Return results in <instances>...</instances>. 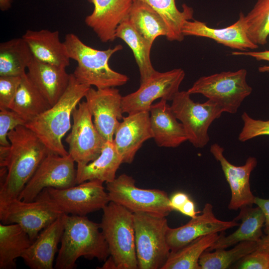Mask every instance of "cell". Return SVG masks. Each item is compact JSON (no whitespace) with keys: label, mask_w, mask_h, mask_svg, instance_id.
Wrapping results in <instances>:
<instances>
[{"label":"cell","mask_w":269,"mask_h":269,"mask_svg":"<svg viewBox=\"0 0 269 269\" xmlns=\"http://www.w3.org/2000/svg\"><path fill=\"white\" fill-rule=\"evenodd\" d=\"M7 138L10 152L6 175L0 184V203L18 198L39 164L51 152L25 126H18L10 131Z\"/></svg>","instance_id":"cell-1"},{"label":"cell","mask_w":269,"mask_h":269,"mask_svg":"<svg viewBox=\"0 0 269 269\" xmlns=\"http://www.w3.org/2000/svg\"><path fill=\"white\" fill-rule=\"evenodd\" d=\"M64 231L54 268L73 269L83 257L105 261L110 256L108 246L100 223L86 216L62 215Z\"/></svg>","instance_id":"cell-2"},{"label":"cell","mask_w":269,"mask_h":269,"mask_svg":"<svg viewBox=\"0 0 269 269\" xmlns=\"http://www.w3.org/2000/svg\"><path fill=\"white\" fill-rule=\"evenodd\" d=\"M90 87L79 83L73 74H70L69 85L59 100L25 124V126L38 136L51 152L61 156L69 154L62 139L72 127L71 117L73 110Z\"/></svg>","instance_id":"cell-3"},{"label":"cell","mask_w":269,"mask_h":269,"mask_svg":"<svg viewBox=\"0 0 269 269\" xmlns=\"http://www.w3.org/2000/svg\"><path fill=\"white\" fill-rule=\"evenodd\" d=\"M64 42L70 58L77 63L73 74L79 83L104 89L123 86L128 81L127 75L114 71L109 65L111 56L123 49L122 45L104 50L96 49L72 33L65 35Z\"/></svg>","instance_id":"cell-4"},{"label":"cell","mask_w":269,"mask_h":269,"mask_svg":"<svg viewBox=\"0 0 269 269\" xmlns=\"http://www.w3.org/2000/svg\"><path fill=\"white\" fill-rule=\"evenodd\" d=\"M100 223L110 256L101 269H138L134 213L113 202L103 209Z\"/></svg>","instance_id":"cell-5"},{"label":"cell","mask_w":269,"mask_h":269,"mask_svg":"<svg viewBox=\"0 0 269 269\" xmlns=\"http://www.w3.org/2000/svg\"><path fill=\"white\" fill-rule=\"evenodd\" d=\"M134 222L138 269H161L171 252L166 217L138 212L134 213Z\"/></svg>","instance_id":"cell-6"},{"label":"cell","mask_w":269,"mask_h":269,"mask_svg":"<svg viewBox=\"0 0 269 269\" xmlns=\"http://www.w3.org/2000/svg\"><path fill=\"white\" fill-rule=\"evenodd\" d=\"M103 182L93 180L65 189H44L36 198L45 201L61 214L86 216L110 202Z\"/></svg>","instance_id":"cell-7"},{"label":"cell","mask_w":269,"mask_h":269,"mask_svg":"<svg viewBox=\"0 0 269 269\" xmlns=\"http://www.w3.org/2000/svg\"><path fill=\"white\" fill-rule=\"evenodd\" d=\"M247 70L223 71L198 78L187 91L199 94L218 104L223 113L235 114L252 92L247 81Z\"/></svg>","instance_id":"cell-8"},{"label":"cell","mask_w":269,"mask_h":269,"mask_svg":"<svg viewBox=\"0 0 269 269\" xmlns=\"http://www.w3.org/2000/svg\"><path fill=\"white\" fill-rule=\"evenodd\" d=\"M110 201L120 205L133 213L143 212L166 217L173 210L166 192L156 189H142L126 174L106 183Z\"/></svg>","instance_id":"cell-9"},{"label":"cell","mask_w":269,"mask_h":269,"mask_svg":"<svg viewBox=\"0 0 269 269\" xmlns=\"http://www.w3.org/2000/svg\"><path fill=\"white\" fill-rule=\"evenodd\" d=\"M187 91H179L171 101V109L182 124L188 140L196 148H203L210 140L208 130L223 113L216 103L208 100L195 102Z\"/></svg>","instance_id":"cell-10"},{"label":"cell","mask_w":269,"mask_h":269,"mask_svg":"<svg viewBox=\"0 0 269 269\" xmlns=\"http://www.w3.org/2000/svg\"><path fill=\"white\" fill-rule=\"evenodd\" d=\"M74 162L69 154L61 156L50 152L39 164L18 199L31 202L46 188L61 189L75 186L76 169Z\"/></svg>","instance_id":"cell-11"},{"label":"cell","mask_w":269,"mask_h":269,"mask_svg":"<svg viewBox=\"0 0 269 269\" xmlns=\"http://www.w3.org/2000/svg\"><path fill=\"white\" fill-rule=\"evenodd\" d=\"M181 68L164 72L156 71L142 83L135 92L122 97L123 113L128 114L149 111L153 102L158 99L172 101L179 91V87L185 77Z\"/></svg>","instance_id":"cell-12"},{"label":"cell","mask_w":269,"mask_h":269,"mask_svg":"<svg viewBox=\"0 0 269 269\" xmlns=\"http://www.w3.org/2000/svg\"><path fill=\"white\" fill-rule=\"evenodd\" d=\"M73 124L65 141L68 153L78 165L96 159L106 140L95 127L86 101L80 102L72 114Z\"/></svg>","instance_id":"cell-13"},{"label":"cell","mask_w":269,"mask_h":269,"mask_svg":"<svg viewBox=\"0 0 269 269\" xmlns=\"http://www.w3.org/2000/svg\"><path fill=\"white\" fill-rule=\"evenodd\" d=\"M61 215L45 201L39 198L31 202L16 198L0 203L1 223L19 225L32 241L43 229Z\"/></svg>","instance_id":"cell-14"},{"label":"cell","mask_w":269,"mask_h":269,"mask_svg":"<svg viewBox=\"0 0 269 269\" xmlns=\"http://www.w3.org/2000/svg\"><path fill=\"white\" fill-rule=\"evenodd\" d=\"M122 97L115 87L94 89L91 87L85 96L94 125L106 141H113L119 121L124 117Z\"/></svg>","instance_id":"cell-15"},{"label":"cell","mask_w":269,"mask_h":269,"mask_svg":"<svg viewBox=\"0 0 269 269\" xmlns=\"http://www.w3.org/2000/svg\"><path fill=\"white\" fill-rule=\"evenodd\" d=\"M210 151L215 159L219 162L231 189V197L228 208L237 210L243 206H252L256 196L251 190L250 177L251 172L257 165V158L250 156L244 165L236 166L225 157L224 149L220 144L217 143L212 144Z\"/></svg>","instance_id":"cell-16"},{"label":"cell","mask_w":269,"mask_h":269,"mask_svg":"<svg viewBox=\"0 0 269 269\" xmlns=\"http://www.w3.org/2000/svg\"><path fill=\"white\" fill-rule=\"evenodd\" d=\"M239 226L237 221H226L217 219L213 212L212 205L205 204L200 215H197L186 224L175 228H169L167 242L171 252H175L194 240L202 236L224 232Z\"/></svg>","instance_id":"cell-17"},{"label":"cell","mask_w":269,"mask_h":269,"mask_svg":"<svg viewBox=\"0 0 269 269\" xmlns=\"http://www.w3.org/2000/svg\"><path fill=\"white\" fill-rule=\"evenodd\" d=\"M128 115L120 122L113 142L123 163L131 164L143 143L152 138V134L149 111Z\"/></svg>","instance_id":"cell-18"},{"label":"cell","mask_w":269,"mask_h":269,"mask_svg":"<svg viewBox=\"0 0 269 269\" xmlns=\"http://www.w3.org/2000/svg\"><path fill=\"white\" fill-rule=\"evenodd\" d=\"M94 5L93 12L85 18L101 42H112L120 24L129 14L134 0H87Z\"/></svg>","instance_id":"cell-19"},{"label":"cell","mask_w":269,"mask_h":269,"mask_svg":"<svg viewBox=\"0 0 269 269\" xmlns=\"http://www.w3.org/2000/svg\"><path fill=\"white\" fill-rule=\"evenodd\" d=\"M245 14L241 12L238 19L227 27L216 28L208 26L206 22L197 20L186 21L182 27L185 36L205 37L217 43L239 51H246L258 48L248 37L245 23Z\"/></svg>","instance_id":"cell-20"},{"label":"cell","mask_w":269,"mask_h":269,"mask_svg":"<svg viewBox=\"0 0 269 269\" xmlns=\"http://www.w3.org/2000/svg\"><path fill=\"white\" fill-rule=\"evenodd\" d=\"M64 231L62 215L43 229L21 258L31 269H52Z\"/></svg>","instance_id":"cell-21"},{"label":"cell","mask_w":269,"mask_h":269,"mask_svg":"<svg viewBox=\"0 0 269 269\" xmlns=\"http://www.w3.org/2000/svg\"><path fill=\"white\" fill-rule=\"evenodd\" d=\"M166 100L160 99L149 110L152 138L159 147H177L188 140L183 125L178 121Z\"/></svg>","instance_id":"cell-22"},{"label":"cell","mask_w":269,"mask_h":269,"mask_svg":"<svg viewBox=\"0 0 269 269\" xmlns=\"http://www.w3.org/2000/svg\"><path fill=\"white\" fill-rule=\"evenodd\" d=\"M28 77L47 100L54 105L66 90L70 74L66 68L41 61L35 57L28 66Z\"/></svg>","instance_id":"cell-23"},{"label":"cell","mask_w":269,"mask_h":269,"mask_svg":"<svg viewBox=\"0 0 269 269\" xmlns=\"http://www.w3.org/2000/svg\"><path fill=\"white\" fill-rule=\"evenodd\" d=\"M22 37L37 59L66 68L70 65L71 59L64 41L60 39L59 31L28 29Z\"/></svg>","instance_id":"cell-24"},{"label":"cell","mask_w":269,"mask_h":269,"mask_svg":"<svg viewBox=\"0 0 269 269\" xmlns=\"http://www.w3.org/2000/svg\"><path fill=\"white\" fill-rule=\"evenodd\" d=\"M234 220L241 221L239 228L227 236L222 232L219 239L207 251L225 249L244 241H260L263 236L262 228L265 225V217L259 207L253 208L252 206H245L241 207L239 214Z\"/></svg>","instance_id":"cell-25"},{"label":"cell","mask_w":269,"mask_h":269,"mask_svg":"<svg viewBox=\"0 0 269 269\" xmlns=\"http://www.w3.org/2000/svg\"><path fill=\"white\" fill-rule=\"evenodd\" d=\"M122 163V158L113 141H106L96 159L86 164H77V184L93 180L112 182L116 178L117 171Z\"/></svg>","instance_id":"cell-26"},{"label":"cell","mask_w":269,"mask_h":269,"mask_svg":"<svg viewBox=\"0 0 269 269\" xmlns=\"http://www.w3.org/2000/svg\"><path fill=\"white\" fill-rule=\"evenodd\" d=\"M116 38L122 39L133 51L138 67L140 83H142L156 72L150 60L152 44L136 30L128 17L118 26Z\"/></svg>","instance_id":"cell-27"},{"label":"cell","mask_w":269,"mask_h":269,"mask_svg":"<svg viewBox=\"0 0 269 269\" xmlns=\"http://www.w3.org/2000/svg\"><path fill=\"white\" fill-rule=\"evenodd\" d=\"M32 242L19 225L0 223V269H15V260L21 258Z\"/></svg>","instance_id":"cell-28"},{"label":"cell","mask_w":269,"mask_h":269,"mask_svg":"<svg viewBox=\"0 0 269 269\" xmlns=\"http://www.w3.org/2000/svg\"><path fill=\"white\" fill-rule=\"evenodd\" d=\"M51 107L26 73L22 75L16 94L9 109L17 113L27 123Z\"/></svg>","instance_id":"cell-29"},{"label":"cell","mask_w":269,"mask_h":269,"mask_svg":"<svg viewBox=\"0 0 269 269\" xmlns=\"http://www.w3.org/2000/svg\"><path fill=\"white\" fill-rule=\"evenodd\" d=\"M33 56L22 37L0 44V76H21Z\"/></svg>","instance_id":"cell-30"},{"label":"cell","mask_w":269,"mask_h":269,"mask_svg":"<svg viewBox=\"0 0 269 269\" xmlns=\"http://www.w3.org/2000/svg\"><path fill=\"white\" fill-rule=\"evenodd\" d=\"M128 18L139 34L152 45L157 37L167 35V28L162 18L142 1L134 0Z\"/></svg>","instance_id":"cell-31"},{"label":"cell","mask_w":269,"mask_h":269,"mask_svg":"<svg viewBox=\"0 0 269 269\" xmlns=\"http://www.w3.org/2000/svg\"><path fill=\"white\" fill-rule=\"evenodd\" d=\"M156 11L164 21L168 30L166 39L170 41L181 42L184 35L182 27L184 23L193 18V9L186 4L182 10L176 6L175 0H139Z\"/></svg>","instance_id":"cell-32"},{"label":"cell","mask_w":269,"mask_h":269,"mask_svg":"<svg viewBox=\"0 0 269 269\" xmlns=\"http://www.w3.org/2000/svg\"><path fill=\"white\" fill-rule=\"evenodd\" d=\"M220 236L218 233L202 236L180 249L170 252L161 269H201L199 263L201 256Z\"/></svg>","instance_id":"cell-33"},{"label":"cell","mask_w":269,"mask_h":269,"mask_svg":"<svg viewBox=\"0 0 269 269\" xmlns=\"http://www.w3.org/2000/svg\"><path fill=\"white\" fill-rule=\"evenodd\" d=\"M258 242L244 241L238 243L232 249H216L205 251L199 263L201 269H226L232 267L247 255L255 251Z\"/></svg>","instance_id":"cell-34"},{"label":"cell","mask_w":269,"mask_h":269,"mask_svg":"<svg viewBox=\"0 0 269 269\" xmlns=\"http://www.w3.org/2000/svg\"><path fill=\"white\" fill-rule=\"evenodd\" d=\"M244 20L249 39L258 45L266 44L269 36V0H257Z\"/></svg>","instance_id":"cell-35"},{"label":"cell","mask_w":269,"mask_h":269,"mask_svg":"<svg viewBox=\"0 0 269 269\" xmlns=\"http://www.w3.org/2000/svg\"><path fill=\"white\" fill-rule=\"evenodd\" d=\"M241 119L243 126L240 132L238 139L245 142L262 135H269V120H257L244 112Z\"/></svg>","instance_id":"cell-36"},{"label":"cell","mask_w":269,"mask_h":269,"mask_svg":"<svg viewBox=\"0 0 269 269\" xmlns=\"http://www.w3.org/2000/svg\"><path fill=\"white\" fill-rule=\"evenodd\" d=\"M0 110V144L9 146L10 144L7 138L8 132L18 126H25L26 122L11 110Z\"/></svg>","instance_id":"cell-37"},{"label":"cell","mask_w":269,"mask_h":269,"mask_svg":"<svg viewBox=\"0 0 269 269\" xmlns=\"http://www.w3.org/2000/svg\"><path fill=\"white\" fill-rule=\"evenodd\" d=\"M21 76H0V110L9 109L16 94Z\"/></svg>","instance_id":"cell-38"},{"label":"cell","mask_w":269,"mask_h":269,"mask_svg":"<svg viewBox=\"0 0 269 269\" xmlns=\"http://www.w3.org/2000/svg\"><path fill=\"white\" fill-rule=\"evenodd\" d=\"M232 267L237 269H269V255L255 251L244 256Z\"/></svg>","instance_id":"cell-39"},{"label":"cell","mask_w":269,"mask_h":269,"mask_svg":"<svg viewBox=\"0 0 269 269\" xmlns=\"http://www.w3.org/2000/svg\"><path fill=\"white\" fill-rule=\"evenodd\" d=\"M231 54L234 56H245L252 57L258 61H267L269 62V50L262 51H234L232 52ZM260 72L265 73L269 72V65L262 66L259 67Z\"/></svg>","instance_id":"cell-40"},{"label":"cell","mask_w":269,"mask_h":269,"mask_svg":"<svg viewBox=\"0 0 269 269\" xmlns=\"http://www.w3.org/2000/svg\"><path fill=\"white\" fill-rule=\"evenodd\" d=\"M254 204L262 209L265 215V231L266 234H267L269 232V199H264L256 197Z\"/></svg>","instance_id":"cell-41"},{"label":"cell","mask_w":269,"mask_h":269,"mask_svg":"<svg viewBox=\"0 0 269 269\" xmlns=\"http://www.w3.org/2000/svg\"><path fill=\"white\" fill-rule=\"evenodd\" d=\"M189 199V197L186 194L181 192H176L170 198L171 207L173 210L179 211Z\"/></svg>","instance_id":"cell-42"},{"label":"cell","mask_w":269,"mask_h":269,"mask_svg":"<svg viewBox=\"0 0 269 269\" xmlns=\"http://www.w3.org/2000/svg\"><path fill=\"white\" fill-rule=\"evenodd\" d=\"M179 212L186 216H189L191 218L195 217L198 213L195 210L194 203L190 199L184 203L179 210Z\"/></svg>","instance_id":"cell-43"},{"label":"cell","mask_w":269,"mask_h":269,"mask_svg":"<svg viewBox=\"0 0 269 269\" xmlns=\"http://www.w3.org/2000/svg\"><path fill=\"white\" fill-rule=\"evenodd\" d=\"M256 251L269 255V232L263 236L258 242Z\"/></svg>","instance_id":"cell-44"},{"label":"cell","mask_w":269,"mask_h":269,"mask_svg":"<svg viewBox=\"0 0 269 269\" xmlns=\"http://www.w3.org/2000/svg\"><path fill=\"white\" fill-rule=\"evenodd\" d=\"M12 0H0V9L2 11H5L11 7Z\"/></svg>","instance_id":"cell-45"}]
</instances>
